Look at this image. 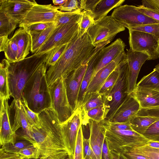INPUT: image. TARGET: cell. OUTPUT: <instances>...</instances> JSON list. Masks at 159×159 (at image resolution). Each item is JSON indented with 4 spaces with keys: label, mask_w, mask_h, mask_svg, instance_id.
I'll return each instance as SVG.
<instances>
[{
    "label": "cell",
    "mask_w": 159,
    "mask_h": 159,
    "mask_svg": "<svg viewBox=\"0 0 159 159\" xmlns=\"http://www.w3.org/2000/svg\"><path fill=\"white\" fill-rule=\"evenodd\" d=\"M39 116L40 126L31 125L27 132L20 130L17 137L35 146L38 151L35 159H70L61 123L53 110H45Z\"/></svg>",
    "instance_id": "cell-1"
},
{
    "label": "cell",
    "mask_w": 159,
    "mask_h": 159,
    "mask_svg": "<svg viewBox=\"0 0 159 159\" xmlns=\"http://www.w3.org/2000/svg\"><path fill=\"white\" fill-rule=\"evenodd\" d=\"M94 48L87 32L81 37L77 33L55 64L49 67L46 72L48 86L59 79H65L73 71L88 62Z\"/></svg>",
    "instance_id": "cell-2"
},
{
    "label": "cell",
    "mask_w": 159,
    "mask_h": 159,
    "mask_svg": "<svg viewBox=\"0 0 159 159\" xmlns=\"http://www.w3.org/2000/svg\"><path fill=\"white\" fill-rule=\"evenodd\" d=\"M51 51L33 55L17 61L10 62L8 82L10 96L21 100L23 90L33 75L46 61Z\"/></svg>",
    "instance_id": "cell-3"
},
{
    "label": "cell",
    "mask_w": 159,
    "mask_h": 159,
    "mask_svg": "<svg viewBox=\"0 0 159 159\" xmlns=\"http://www.w3.org/2000/svg\"><path fill=\"white\" fill-rule=\"evenodd\" d=\"M47 66L43 64L29 80L23 90L22 97L29 108L39 114L51 109V96L46 76Z\"/></svg>",
    "instance_id": "cell-4"
},
{
    "label": "cell",
    "mask_w": 159,
    "mask_h": 159,
    "mask_svg": "<svg viewBox=\"0 0 159 159\" xmlns=\"http://www.w3.org/2000/svg\"><path fill=\"white\" fill-rule=\"evenodd\" d=\"M120 74L114 85L105 97L104 105L107 111L104 120L110 121L117 110L129 94L127 92L128 65L126 56L119 63Z\"/></svg>",
    "instance_id": "cell-5"
},
{
    "label": "cell",
    "mask_w": 159,
    "mask_h": 159,
    "mask_svg": "<svg viewBox=\"0 0 159 159\" xmlns=\"http://www.w3.org/2000/svg\"><path fill=\"white\" fill-rule=\"evenodd\" d=\"M125 30V27L111 16H107L94 21L87 33L92 45L95 48L105 42H111L117 34Z\"/></svg>",
    "instance_id": "cell-6"
},
{
    "label": "cell",
    "mask_w": 159,
    "mask_h": 159,
    "mask_svg": "<svg viewBox=\"0 0 159 159\" xmlns=\"http://www.w3.org/2000/svg\"><path fill=\"white\" fill-rule=\"evenodd\" d=\"M104 125L106 129L105 138L111 151L120 153L124 149L149 140L133 130L113 129Z\"/></svg>",
    "instance_id": "cell-7"
},
{
    "label": "cell",
    "mask_w": 159,
    "mask_h": 159,
    "mask_svg": "<svg viewBox=\"0 0 159 159\" xmlns=\"http://www.w3.org/2000/svg\"><path fill=\"white\" fill-rule=\"evenodd\" d=\"M52 109L61 123L67 121L74 111L67 97L65 79L61 78L49 86Z\"/></svg>",
    "instance_id": "cell-8"
},
{
    "label": "cell",
    "mask_w": 159,
    "mask_h": 159,
    "mask_svg": "<svg viewBox=\"0 0 159 159\" xmlns=\"http://www.w3.org/2000/svg\"><path fill=\"white\" fill-rule=\"evenodd\" d=\"M129 43L131 50L147 54L149 60L159 58V39L144 32L128 29Z\"/></svg>",
    "instance_id": "cell-9"
},
{
    "label": "cell",
    "mask_w": 159,
    "mask_h": 159,
    "mask_svg": "<svg viewBox=\"0 0 159 159\" xmlns=\"http://www.w3.org/2000/svg\"><path fill=\"white\" fill-rule=\"evenodd\" d=\"M111 16L128 29L133 27L159 22L139 11L137 7L125 5L116 8Z\"/></svg>",
    "instance_id": "cell-10"
},
{
    "label": "cell",
    "mask_w": 159,
    "mask_h": 159,
    "mask_svg": "<svg viewBox=\"0 0 159 159\" xmlns=\"http://www.w3.org/2000/svg\"><path fill=\"white\" fill-rule=\"evenodd\" d=\"M80 22L72 21L57 27L35 53H46L57 47L69 43L78 33Z\"/></svg>",
    "instance_id": "cell-11"
},
{
    "label": "cell",
    "mask_w": 159,
    "mask_h": 159,
    "mask_svg": "<svg viewBox=\"0 0 159 159\" xmlns=\"http://www.w3.org/2000/svg\"><path fill=\"white\" fill-rule=\"evenodd\" d=\"M61 11L51 4L34 5L19 24L23 28L39 23L55 22L57 15Z\"/></svg>",
    "instance_id": "cell-12"
},
{
    "label": "cell",
    "mask_w": 159,
    "mask_h": 159,
    "mask_svg": "<svg viewBox=\"0 0 159 159\" xmlns=\"http://www.w3.org/2000/svg\"><path fill=\"white\" fill-rule=\"evenodd\" d=\"M88 62L82 65L73 71L65 79L68 99L74 111L78 107V99L79 93L83 77L88 67Z\"/></svg>",
    "instance_id": "cell-13"
},
{
    "label": "cell",
    "mask_w": 159,
    "mask_h": 159,
    "mask_svg": "<svg viewBox=\"0 0 159 159\" xmlns=\"http://www.w3.org/2000/svg\"><path fill=\"white\" fill-rule=\"evenodd\" d=\"M37 3L34 0H0V12L5 13L19 25Z\"/></svg>",
    "instance_id": "cell-14"
},
{
    "label": "cell",
    "mask_w": 159,
    "mask_h": 159,
    "mask_svg": "<svg viewBox=\"0 0 159 159\" xmlns=\"http://www.w3.org/2000/svg\"><path fill=\"white\" fill-rule=\"evenodd\" d=\"M128 65L127 74V92L132 93L136 87L137 80L141 68L148 56L143 52L133 51L129 49L126 53Z\"/></svg>",
    "instance_id": "cell-15"
},
{
    "label": "cell",
    "mask_w": 159,
    "mask_h": 159,
    "mask_svg": "<svg viewBox=\"0 0 159 159\" xmlns=\"http://www.w3.org/2000/svg\"><path fill=\"white\" fill-rule=\"evenodd\" d=\"M82 124L81 112L79 107L67 121L61 123L65 143L70 154V159H72L73 156L77 134Z\"/></svg>",
    "instance_id": "cell-16"
},
{
    "label": "cell",
    "mask_w": 159,
    "mask_h": 159,
    "mask_svg": "<svg viewBox=\"0 0 159 159\" xmlns=\"http://www.w3.org/2000/svg\"><path fill=\"white\" fill-rule=\"evenodd\" d=\"M0 143L1 146L14 144L16 142L17 135L12 130L10 122V108L8 99L0 98Z\"/></svg>",
    "instance_id": "cell-17"
},
{
    "label": "cell",
    "mask_w": 159,
    "mask_h": 159,
    "mask_svg": "<svg viewBox=\"0 0 159 159\" xmlns=\"http://www.w3.org/2000/svg\"><path fill=\"white\" fill-rule=\"evenodd\" d=\"M159 120V108H141L129 122L133 130L143 135L148 128Z\"/></svg>",
    "instance_id": "cell-18"
},
{
    "label": "cell",
    "mask_w": 159,
    "mask_h": 159,
    "mask_svg": "<svg viewBox=\"0 0 159 159\" xmlns=\"http://www.w3.org/2000/svg\"><path fill=\"white\" fill-rule=\"evenodd\" d=\"M125 46L122 40L118 38L110 45L101 49L96 60L91 79L99 70L110 63L124 51Z\"/></svg>",
    "instance_id": "cell-19"
},
{
    "label": "cell",
    "mask_w": 159,
    "mask_h": 159,
    "mask_svg": "<svg viewBox=\"0 0 159 159\" xmlns=\"http://www.w3.org/2000/svg\"><path fill=\"white\" fill-rule=\"evenodd\" d=\"M140 108V104L137 100L132 93L129 94L109 121L114 123L129 122L131 117L136 115Z\"/></svg>",
    "instance_id": "cell-20"
},
{
    "label": "cell",
    "mask_w": 159,
    "mask_h": 159,
    "mask_svg": "<svg viewBox=\"0 0 159 159\" xmlns=\"http://www.w3.org/2000/svg\"><path fill=\"white\" fill-rule=\"evenodd\" d=\"M126 56V53L124 51L110 63L99 70L91 79L85 95L92 93L98 92L109 75Z\"/></svg>",
    "instance_id": "cell-21"
},
{
    "label": "cell",
    "mask_w": 159,
    "mask_h": 159,
    "mask_svg": "<svg viewBox=\"0 0 159 159\" xmlns=\"http://www.w3.org/2000/svg\"><path fill=\"white\" fill-rule=\"evenodd\" d=\"M104 123V120L98 122L89 120L88 123L90 131L89 144L97 159H101L106 131Z\"/></svg>",
    "instance_id": "cell-22"
},
{
    "label": "cell",
    "mask_w": 159,
    "mask_h": 159,
    "mask_svg": "<svg viewBox=\"0 0 159 159\" xmlns=\"http://www.w3.org/2000/svg\"><path fill=\"white\" fill-rule=\"evenodd\" d=\"M125 0H89L86 3V11L91 14L94 21L106 16L114 8L119 7Z\"/></svg>",
    "instance_id": "cell-23"
},
{
    "label": "cell",
    "mask_w": 159,
    "mask_h": 159,
    "mask_svg": "<svg viewBox=\"0 0 159 159\" xmlns=\"http://www.w3.org/2000/svg\"><path fill=\"white\" fill-rule=\"evenodd\" d=\"M107 44V43H104L95 47L88 59V61L89 60L88 67L83 77L78 94V107H80L83 103L85 93L93 75L96 60L99 51Z\"/></svg>",
    "instance_id": "cell-24"
},
{
    "label": "cell",
    "mask_w": 159,
    "mask_h": 159,
    "mask_svg": "<svg viewBox=\"0 0 159 159\" xmlns=\"http://www.w3.org/2000/svg\"><path fill=\"white\" fill-rule=\"evenodd\" d=\"M132 93L141 108H159V90L136 87Z\"/></svg>",
    "instance_id": "cell-25"
},
{
    "label": "cell",
    "mask_w": 159,
    "mask_h": 159,
    "mask_svg": "<svg viewBox=\"0 0 159 159\" xmlns=\"http://www.w3.org/2000/svg\"><path fill=\"white\" fill-rule=\"evenodd\" d=\"M10 108L14 112L13 123L11 126L12 131L14 132L20 128L21 130L26 132L28 131L31 126L28 121L22 108L21 101L13 99Z\"/></svg>",
    "instance_id": "cell-26"
},
{
    "label": "cell",
    "mask_w": 159,
    "mask_h": 159,
    "mask_svg": "<svg viewBox=\"0 0 159 159\" xmlns=\"http://www.w3.org/2000/svg\"><path fill=\"white\" fill-rule=\"evenodd\" d=\"M18 48L17 61L25 58L31 51V41L30 34L22 27L17 30L14 34Z\"/></svg>",
    "instance_id": "cell-27"
},
{
    "label": "cell",
    "mask_w": 159,
    "mask_h": 159,
    "mask_svg": "<svg viewBox=\"0 0 159 159\" xmlns=\"http://www.w3.org/2000/svg\"><path fill=\"white\" fill-rule=\"evenodd\" d=\"M57 26V23L55 22L43 30L29 33L31 37V45L30 51L32 53H35L38 50L49 38Z\"/></svg>",
    "instance_id": "cell-28"
},
{
    "label": "cell",
    "mask_w": 159,
    "mask_h": 159,
    "mask_svg": "<svg viewBox=\"0 0 159 159\" xmlns=\"http://www.w3.org/2000/svg\"><path fill=\"white\" fill-rule=\"evenodd\" d=\"M105 100V95L99 93L98 92L86 94L81 106L79 107L81 111L82 117L90 110L104 105Z\"/></svg>",
    "instance_id": "cell-29"
},
{
    "label": "cell",
    "mask_w": 159,
    "mask_h": 159,
    "mask_svg": "<svg viewBox=\"0 0 159 159\" xmlns=\"http://www.w3.org/2000/svg\"><path fill=\"white\" fill-rule=\"evenodd\" d=\"M147 143H139L131 148L123 149L121 152L123 151H128L142 155L148 159H159V149L149 146Z\"/></svg>",
    "instance_id": "cell-30"
},
{
    "label": "cell",
    "mask_w": 159,
    "mask_h": 159,
    "mask_svg": "<svg viewBox=\"0 0 159 159\" xmlns=\"http://www.w3.org/2000/svg\"><path fill=\"white\" fill-rule=\"evenodd\" d=\"M10 62L7 59L2 60L0 63V98L10 99L8 82V68Z\"/></svg>",
    "instance_id": "cell-31"
},
{
    "label": "cell",
    "mask_w": 159,
    "mask_h": 159,
    "mask_svg": "<svg viewBox=\"0 0 159 159\" xmlns=\"http://www.w3.org/2000/svg\"><path fill=\"white\" fill-rule=\"evenodd\" d=\"M136 87L159 90V72L154 68L151 72L142 78Z\"/></svg>",
    "instance_id": "cell-32"
},
{
    "label": "cell",
    "mask_w": 159,
    "mask_h": 159,
    "mask_svg": "<svg viewBox=\"0 0 159 159\" xmlns=\"http://www.w3.org/2000/svg\"><path fill=\"white\" fill-rule=\"evenodd\" d=\"M80 9L72 11H61L57 16L55 21L57 24V27L72 21L80 22L81 18Z\"/></svg>",
    "instance_id": "cell-33"
},
{
    "label": "cell",
    "mask_w": 159,
    "mask_h": 159,
    "mask_svg": "<svg viewBox=\"0 0 159 159\" xmlns=\"http://www.w3.org/2000/svg\"><path fill=\"white\" fill-rule=\"evenodd\" d=\"M107 111L104 105L100 106L89 111L82 117V124L88 123L89 120L101 121L105 120Z\"/></svg>",
    "instance_id": "cell-34"
},
{
    "label": "cell",
    "mask_w": 159,
    "mask_h": 159,
    "mask_svg": "<svg viewBox=\"0 0 159 159\" xmlns=\"http://www.w3.org/2000/svg\"><path fill=\"white\" fill-rule=\"evenodd\" d=\"M18 24L6 14L0 12V36H8Z\"/></svg>",
    "instance_id": "cell-35"
},
{
    "label": "cell",
    "mask_w": 159,
    "mask_h": 159,
    "mask_svg": "<svg viewBox=\"0 0 159 159\" xmlns=\"http://www.w3.org/2000/svg\"><path fill=\"white\" fill-rule=\"evenodd\" d=\"M119 63L116 69L107 78L103 84L98 92L106 96L111 90L115 84L120 74Z\"/></svg>",
    "instance_id": "cell-36"
},
{
    "label": "cell",
    "mask_w": 159,
    "mask_h": 159,
    "mask_svg": "<svg viewBox=\"0 0 159 159\" xmlns=\"http://www.w3.org/2000/svg\"><path fill=\"white\" fill-rule=\"evenodd\" d=\"M81 15L78 33V35L80 37H82L87 32L89 28L94 22L91 14L88 11H82Z\"/></svg>",
    "instance_id": "cell-37"
},
{
    "label": "cell",
    "mask_w": 159,
    "mask_h": 159,
    "mask_svg": "<svg viewBox=\"0 0 159 159\" xmlns=\"http://www.w3.org/2000/svg\"><path fill=\"white\" fill-rule=\"evenodd\" d=\"M4 52L6 59L10 62H13L17 61L18 48L14 36H13L10 39H9L8 44Z\"/></svg>",
    "instance_id": "cell-38"
},
{
    "label": "cell",
    "mask_w": 159,
    "mask_h": 159,
    "mask_svg": "<svg viewBox=\"0 0 159 159\" xmlns=\"http://www.w3.org/2000/svg\"><path fill=\"white\" fill-rule=\"evenodd\" d=\"M21 101L24 111L30 125L31 126L37 127L40 126L39 114L34 112L29 108L24 98L22 97Z\"/></svg>",
    "instance_id": "cell-39"
},
{
    "label": "cell",
    "mask_w": 159,
    "mask_h": 159,
    "mask_svg": "<svg viewBox=\"0 0 159 159\" xmlns=\"http://www.w3.org/2000/svg\"><path fill=\"white\" fill-rule=\"evenodd\" d=\"M69 43L57 47L51 51L46 61L48 67L55 64L67 48Z\"/></svg>",
    "instance_id": "cell-40"
},
{
    "label": "cell",
    "mask_w": 159,
    "mask_h": 159,
    "mask_svg": "<svg viewBox=\"0 0 159 159\" xmlns=\"http://www.w3.org/2000/svg\"><path fill=\"white\" fill-rule=\"evenodd\" d=\"M83 137L81 125L77 134L74 152L72 159H84Z\"/></svg>",
    "instance_id": "cell-41"
},
{
    "label": "cell",
    "mask_w": 159,
    "mask_h": 159,
    "mask_svg": "<svg viewBox=\"0 0 159 159\" xmlns=\"http://www.w3.org/2000/svg\"><path fill=\"white\" fill-rule=\"evenodd\" d=\"M31 144L29 142L24 140L16 141L14 144H8L2 146L1 148L5 152L16 153L21 149Z\"/></svg>",
    "instance_id": "cell-42"
},
{
    "label": "cell",
    "mask_w": 159,
    "mask_h": 159,
    "mask_svg": "<svg viewBox=\"0 0 159 159\" xmlns=\"http://www.w3.org/2000/svg\"><path fill=\"white\" fill-rule=\"evenodd\" d=\"M129 29L149 33L159 39V23L138 26Z\"/></svg>",
    "instance_id": "cell-43"
},
{
    "label": "cell",
    "mask_w": 159,
    "mask_h": 159,
    "mask_svg": "<svg viewBox=\"0 0 159 159\" xmlns=\"http://www.w3.org/2000/svg\"><path fill=\"white\" fill-rule=\"evenodd\" d=\"M143 135L149 140L159 141V120L151 125Z\"/></svg>",
    "instance_id": "cell-44"
},
{
    "label": "cell",
    "mask_w": 159,
    "mask_h": 159,
    "mask_svg": "<svg viewBox=\"0 0 159 159\" xmlns=\"http://www.w3.org/2000/svg\"><path fill=\"white\" fill-rule=\"evenodd\" d=\"M37 153L36 148L31 144L21 149L16 154L22 156L25 159H35Z\"/></svg>",
    "instance_id": "cell-45"
},
{
    "label": "cell",
    "mask_w": 159,
    "mask_h": 159,
    "mask_svg": "<svg viewBox=\"0 0 159 159\" xmlns=\"http://www.w3.org/2000/svg\"><path fill=\"white\" fill-rule=\"evenodd\" d=\"M56 7L61 11H71L80 9V3L79 0H66L63 5Z\"/></svg>",
    "instance_id": "cell-46"
},
{
    "label": "cell",
    "mask_w": 159,
    "mask_h": 159,
    "mask_svg": "<svg viewBox=\"0 0 159 159\" xmlns=\"http://www.w3.org/2000/svg\"><path fill=\"white\" fill-rule=\"evenodd\" d=\"M55 22L37 23L24 27L23 28L28 33L38 32L44 30L52 25Z\"/></svg>",
    "instance_id": "cell-47"
},
{
    "label": "cell",
    "mask_w": 159,
    "mask_h": 159,
    "mask_svg": "<svg viewBox=\"0 0 159 159\" xmlns=\"http://www.w3.org/2000/svg\"><path fill=\"white\" fill-rule=\"evenodd\" d=\"M83 141L84 159H97L90 146L89 139L84 136Z\"/></svg>",
    "instance_id": "cell-48"
},
{
    "label": "cell",
    "mask_w": 159,
    "mask_h": 159,
    "mask_svg": "<svg viewBox=\"0 0 159 159\" xmlns=\"http://www.w3.org/2000/svg\"><path fill=\"white\" fill-rule=\"evenodd\" d=\"M104 124L106 126L111 128L133 130L129 122L125 123H114L104 120Z\"/></svg>",
    "instance_id": "cell-49"
},
{
    "label": "cell",
    "mask_w": 159,
    "mask_h": 159,
    "mask_svg": "<svg viewBox=\"0 0 159 159\" xmlns=\"http://www.w3.org/2000/svg\"><path fill=\"white\" fill-rule=\"evenodd\" d=\"M138 10L145 15L159 22V14L142 5L137 7Z\"/></svg>",
    "instance_id": "cell-50"
},
{
    "label": "cell",
    "mask_w": 159,
    "mask_h": 159,
    "mask_svg": "<svg viewBox=\"0 0 159 159\" xmlns=\"http://www.w3.org/2000/svg\"><path fill=\"white\" fill-rule=\"evenodd\" d=\"M142 5L159 14V0H144Z\"/></svg>",
    "instance_id": "cell-51"
},
{
    "label": "cell",
    "mask_w": 159,
    "mask_h": 159,
    "mask_svg": "<svg viewBox=\"0 0 159 159\" xmlns=\"http://www.w3.org/2000/svg\"><path fill=\"white\" fill-rule=\"evenodd\" d=\"M0 159H25V158L24 157L19 154L6 152L1 148Z\"/></svg>",
    "instance_id": "cell-52"
},
{
    "label": "cell",
    "mask_w": 159,
    "mask_h": 159,
    "mask_svg": "<svg viewBox=\"0 0 159 159\" xmlns=\"http://www.w3.org/2000/svg\"><path fill=\"white\" fill-rule=\"evenodd\" d=\"M101 159H113L111 152L109 149L105 138L102 148Z\"/></svg>",
    "instance_id": "cell-53"
},
{
    "label": "cell",
    "mask_w": 159,
    "mask_h": 159,
    "mask_svg": "<svg viewBox=\"0 0 159 159\" xmlns=\"http://www.w3.org/2000/svg\"><path fill=\"white\" fill-rule=\"evenodd\" d=\"M121 153L128 159H148L145 157L128 151H123Z\"/></svg>",
    "instance_id": "cell-54"
},
{
    "label": "cell",
    "mask_w": 159,
    "mask_h": 159,
    "mask_svg": "<svg viewBox=\"0 0 159 159\" xmlns=\"http://www.w3.org/2000/svg\"><path fill=\"white\" fill-rule=\"evenodd\" d=\"M8 36H0V51L4 52L8 43L9 39Z\"/></svg>",
    "instance_id": "cell-55"
},
{
    "label": "cell",
    "mask_w": 159,
    "mask_h": 159,
    "mask_svg": "<svg viewBox=\"0 0 159 159\" xmlns=\"http://www.w3.org/2000/svg\"><path fill=\"white\" fill-rule=\"evenodd\" d=\"M147 144L151 147L159 149V141L149 140L147 142Z\"/></svg>",
    "instance_id": "cell-56"
},
{
    "label": "cell",
    "mask_w": 159,
    "mask_h": 159,
    "mask_svg": "<svg viewBox=\"0 0 159 159\" xmlns=\"http://www.w3.org/2000/svg\"><path fill=\"white\" fill-rule=\"evenodd\" d=\"M66 1V0H53L52 2L54 5L60 6L63 5Z\"/></svg>",
    "instance_id": "cell-57"
},
{
    "label": "cell",
    "mask_w": 159,
    "mask_h": 159,
    "mask_svg": "<svg viewBox=\"0 0 159 159\" xmlns=\"http://www.w3.org/2000/svg\"><path fill=\"white\" fill-rule=\"evenodd\" d=\"M113 159H119L120 153H117L114 151H111Z\"/></svg>",
    "instance_id": "cell-58"
},
{
    "label": "cell",
    "mask_w": 159,
    "mask_h": 159,
    "mask_svg": "<svg viewBox=\"0 0 159 159\" xmlns=\"http://www.w3.org/2000/svg\"><path fill=\"white\" fill-rule=\"evenodd\" d=\"M119 159H128L121 153H120Z\"/></svg>",
    "instance_id": "cell-59"
},
{
    "label": "cell",
    "mask_w": 159,
    "mask_h": 159,
    "mask_svg": "<svg viewBox=\"0 0 159 159\" xmlns=\"http://www.w3.org/2000/svg\"><path fill=\"white\" fill-rule=\"evenodd\" d=\"M155 68L159 72V67H155Z\"/></svg>",
    "instance_id": "cell-60"
},
{
    "label": "cell",
    "mask_w": 159,
    "mask_h": 159,
    "mask_svg": "<svg viewBox=\"0 0 159 159\" xmlns=\"http://www.w3.org/2000/svg\"><path fill=\"white\" fill-rule=\"evenodd\" d=\"M155 67H159V64H158V65H157Z\"/></svg>",
    "instance_id": "cell-61"
}]
</instances>
